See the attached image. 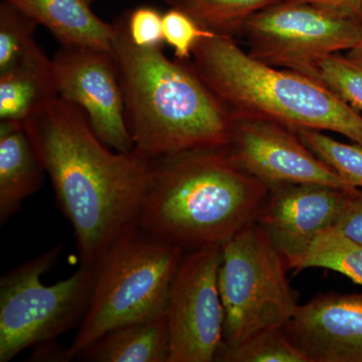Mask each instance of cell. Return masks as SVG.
Listing matches in <instances>:
<instances>
[{
	"label": "cell",
	"mask_w": 362,
	"mask_h": 362,
	"mask_svg": "<svg viewBox=\"0 0 362 362\" xmlns=\"http://www.w3.org/2000/svg\"><path fill=\"white\" fill-rule=\"evenodd\" d=\"M25 126L73 226L81 264H97L138 228L156 159L111 149L82 109L61 97L42 105Z\"/></svg>",
	"instance_id": "cell-1"
},
{
	"label": "cell",
	"mask_w": 362,
	"mask_h": 362,
	"mask_svg": "<svg viewBox=\"0 0 362 362\" xmlns=\"http://www.w3.org/2000/svg\"><path fill=\"white\" fill-rule=\"evenodd\" d=\"M270 187L246 173L223 147L156 159L138 228L192 250L223 245L256 223Z\"/></svg>",
	"instance_id": "cell-2"
},
{
	"label": "cell",
	"mask_w": 362,
	"mask_h": 362,
	"mask_svg": "<svg viewBox=\"0 0 362 362\" xmlns=\"http://www.w3.org/2000/svg\"><path fill=\"white\" fill-rule=\"evenodd\" d=\"M125 118L134 149L149 158L228 144L233 119L192 62L132 44L125 14L114 21Z\"/></svg>",
	"instance_id": "cell-3"
},
{
	"label": "cell",
	"mask_w": 362,
	"mask_h": 362,
	"mask_svg": "<svg viewBox=\"0 0 362 362\" xmlns=\"http://www.w3.org/2000/svg\"><path fill=\"white\" fill-rule=\"evenodd\" d=\"M190 62L232 118L329 131L362 147L361 113L313 78L252 58L235 37L201 40Z\"/></svg>",
	"instance_id": "cell-4"
},
{
	"label": "cell",
	"mask_w": 362,
	"mask_h": 362,
	"mask_svg": "<svg viewBox=\"0 0 362 362\" xmlns=\"http://www.w3.org/2000/svg\"><path fill=\"white\" fill-rule=\"evenodd\" d=\"M183 252L139 228L116 243L97 263L94 292L68 347L69 361L114 328L166 313Z\"/></svg>",
	"instance_id": "cell-5"
},
{
	"label": "cell",
	"mask_w": 362,
	"mask_h": 362,
	"mask_svg": "<svg viewBox=\"0 0 362 362\" xmlns=\"http://www.w3.org/2000/svg\"><path fill=\"white\" fill-rule=\"evenodd\" d=\"M62 251L63 245L52 247L0 279V362L54 341L82 322L94 292L97 264H81L66 280L42 284V276L58 263Z\"/></svg>",
	"instance_id": "cell-6"
},
{
	"label": "cell",
	"mask_w": 362,
	"mask_h": 362,
	"mask_svg": "<svg viewBox=\"0 0 362 362\" xmlns=\"http://www.w3.org/2000/svg\"><path fill=\"white\" fill-rule=\"evenodd\" d=\"M287 265L269 233L251 223L221 245L218 283L225 311L223 344L284 328L298 306Z\"/></svg>",
	"instance_id": "cell-7"
},
{
	"label": "cell",
	"mask_w": 362,
	"mask_h": 362,
	"mask_svg": "<svg viewBox=\"0 0 362 362\" xmlns=\"http://www.w3.org/2000/svg\"><path fill=\"white\" fill-rule=\"evenodd\" d=\"M247 52L267 65L294 70L324 54L349 51L361 39V16L280 0L247 21Z\"/></svg>",
	"instance_id": "cell-8"
},
{
	"label": "cell",
	"mask_w": 362,
	"mask_h": 362,
	"mask_svg": "<svg viewBox=\"0 0 362 362\" xmlns=\"http://www.w3.org/2000/svg\"><path fill=\"white\" fill-rule=\"evenodd\" d=\"M221 245L183 256L169 293L168 362H211L223 343L225 311L218 290Z\"/></svg>",
	"instance_id": "cell-9"
},
{
	"label": "cell",
	"mask_w": 362,
	"mask_h": 362,
	"mask_svg": "<svg viewBox=\"0 0 362 362\" xmlns=\"http://www.w3.org/2000/svg\"><path fill=\"white\" fill-rule=\"evenodd\" d=\"M228 144L233 161L269 187L321 185L352 189L297 134L296 131L259 119L232 118Z\"/></svg>",
	"instance_id": "cell-10"
},
{
	"label": "cell",
	"mask_w": 362,
	"mask_h": 362,
	"mask_svg": "<svg viewBox=\"0 0 362 362\" xmlns=\"http://www.w3.org/2000/svg\"><path fill=\"white\" fill-rule=\"evenodd\" d=\"M59 97L82 109L101 141L111 149H134L125 118L122 85L113 52L61 47L52 59Z\"/></svg>",
	"instance_id": "cell-11"
},
{
	"label": "cell",
	"mask_w": 362,
	"mask_h": 362,
	"mask_svg": "<svg viewBox=\"0 0 362 362\" xmlns=\"http://www.w3.org/2000/svg\"><path fill=\"white\" fill-rule=\"evenodd\" d=\"M283 329L310 362H362V294L318 295Z\"/></svg>",
	"instance_id": "cell-12"
},
{
	"label": "cell",
	"mask_w": 362,
	"mask_h": 362,
	"mask_svg": "<svg viewBox=\"0 0 362 362\" xmlns=\"http://www.w3.org/2000/svg\"><path fill=\"white\" fill-rule=\"evenodd\" d=\"M352 189L321 185L272 187L257 223L279 251H289L334 226Z\"/></svg>",
	"instance_id": "cell-13"
},
{
	"label": "cell",
	"mask_w": 362,
	"mask_h": 362,
	"mask_svg": "<svg viewBox=\"0 0 362 362\" xmlns=\"http://www.w3.org/2000/svg\"><path fill=\"white\" fill-rule=\"evenodd\" d=\"M44 165L25 121H0V223L20 211L42 187Z\"/></svg>",
	"instance_id": "cell-14"
},
{
	"label": "cell",
	"mask_w": 362,
	"mask_h": 362,
	"mask_svg": "<svg viewBox=\"0 0 362 362\" xmlns=\"http://www.w3.org/2000/svg\"><path fill=\"white\" fill-rule=\"evenodd\" d=\"M13 4L56 37L61 47H94L113 52L114 23L93 11L95 0H4Z\"/></svg>",
	"instance_id": "cell-15"
},
{
	"label": "cell",
	"mask_w": 362,
	"mask_h": 362,
	"mask_svg": "<svg viewBox=\"0 0 362 362\" xmlns=\"http://www.w3.org/2000/svg\"><path fill=\"white\" fill-rule=\"evenodd\" d=\"M56 97L52 59L37 45L18 65L0 74V121H26Z\"/></svg>",
	"instance_id": "cell-16"
},
{
	"label": "cell",
	"mask_w": 362,
	"mask_h": 362,
	"mask_svg": "<svg viewBox=\"0 0 362 362\" xmlns=\"http://www.w3.org/2000/svg\"><path fill=\"white\" fill-rule=\"evenodd\" d=\"M166 313L114 328L90 343L77 358L94 362H168Z\"/></svg>",
	"instance_id": "cell-17"
},
{
	"label": "cell",
	"mask_w": 362,
	"mask_h": 362,
	"mask_svg": "<svg viewBox=\"0 0 362 362\" xmlns=\"http://www.w3.org/2000/svg\"><path fill=\"white\" fill-rule=\"evenodd\" d=\"M281 254L289 270L327 269L362 286V245L349 239L335 226L326 228L301 246Z\"/></svg>",
	"instance_id": "cell-18"
},
{
	"label": "cell",
	"mask_w": 362,
	"mask_h": 362,
	"mask_svg": "<svg viewBox=\"0 0 362 362\" xmlns=\"http://www.w3.org/2000/svg\"><path fill=\"white\" fill-rule=\"evenodd\" d=\"M280 0H181L176 6L206 30L235 37L254 14Z\"/></svg>",
	"instance_id": "cell-19"
},
{
	"label": "cell",
	"mask_w": 362,
	"mask_h": 362,
	"mask_svg": "<svg viewBox=\"0 0 362 362\" xmlns=\"http://www.w3.org/2000/svg\"><path fill=\"white\" fill-rule=\"evenodd\" d=\"M362 113V66L345 56L324 54L295 68Z\"/></svg>",
	"instance_id": "cell-20"
},
{
	"label": "cell",
	"mask_w": 362,
	"mask_h": 362,
	"mask_svg": "<svg viewBox=\"0 0 362 362\" xmlns=\"http://www.w3.org/2000/svg\"><path fill=\"white\" fill-rule=\"evenodd\" d=\"M216 361L310 362L283 328L258 331L235 344L223 343Z\"/></svg>",
	"instance_id": "cell-21"
},
{
	"label": "cell",
	"mask_w": 362,
	"mask_h": 362,
	"mask_svg": "<svg viewBox=\"0 0 362 362\" xmlns=\"http://www.w3.org/2000/svg\"><path fill=\"white\" fill-rule=\"evenodd\" d=\"M39 23L21 8L0 2V74L13 69L37 42L35 33Z\"/></svg>",
	"instance_id": "cell-22"
},
{
	"label": "cell",
	"mask_w": 362,
	"mask_h": 362,
	"mask_svg": "<svg viewBox=\"0 0 362 362\" xmlns=\"http://www.w3.org/2000/svg\"><path fill=\"white\" fill-rule=\"evenodd\" d=\"M302 141L330 166L344 182L362 188V147L333 139L322 131L298 129Z\"/></svg>",
	"instance_id": "cell-23"
},
{
	"label": "cell",
	"mask_w": 362,
	"mask_h": 362,
	"mask_svg": "<svg viewBox=\"0 0 362 362\" xmlns=\"http://www.w3.org/2000/svg\"><path fill=\"white\" fill-rule=\"evenodd\" d=\"M216 35L178 7L173 6L163 14L164 42L173 49L176 59L180 61H192L197 44Z\"/></svg>",
	"instance_id": "cell-24"
},
{
	"label": "cell",
	"mask_w": 362,
	"mask_h": 362,
	"mask_svg": "<svg viewBox=\"0 0 362 362\" xmlns=\"http://www.w3.org/2000/svg\"><path fill=\"white\" fill-rule=\"evenodd\" d=\"M126 30L133 45L141 49H162L163 14L153 6L136 7L125 13Z\"/></svg>",
	"instance_id": "cell-25"
},
{
	"label": "cell",
	"mask_w": 362,
	"mask_h": 362,
	"mask_svg": "<svg viewBox=\"0 0 362 362\" xmlns=\"http://www.w3.org/2000/svg\"><path fill=\"white\" fill-rule=\"evenodd\" d=\"M334 226L349 239L362 245V188L350 190Z\"/></svg>",
	"instance_id": "cell-26"
},
{
	"label": "cell",
	"mask_w": 362,
	"mask_h": 362,
	"mask_svg": "<svg viewBox=\"0 0 362 362\" xmlns=\"http://www.w3.org/2000/svg\"><path fill=\"white\" fill-rule=\"evenodd\" d=\"M286 1L303 2L314 6L325 7L339 13L361 16L362 0H286Z\"/></svg>",
	"instance_id": "cell-27"
},
{
	"label": "cell",
	"mask_w": 362,
	"mask_h": 362,
	"mask_svg": "<svg viewBox=\"0 0 362 362\" xmlns=\"http://www.w3.org/2000/svg\"><path fill=\"white\" fill-rule=\"evenodd\" d=\"M32 359L33 361H70L68 349H64L54 341L42 343L35 346Z\"/></svg>",
	"instance_id": "cell-28"
},
{
	"label": "cell",
	"mask_w": 362,
	"mask_h": 362,
	"mask_svg": "<svg viewBox=\"0 0 362 362\" xmlns=\"http://www.w3.org/2000/svg\"><path fill=\"white\" fill-rule=\"evenodd\" d=\"M361 23H362V13H361ZM345 57L351 59L354 63L358 64V65L362 66V35L361 39L357 42L356 47H352L351 49L346 52L345 54Z\"/></svg>",
	"instance_id": "cell-29"
},
{
	"label": "cell",
	"mask_w": 362,
	"mask_h": 362,
	"mask_svg": "<svg viewBox=\"0 0 362 362\" xmlns=\"http://www.w3.org/2000/svg\"><path fill=\"white\" fill-rule=\"evenodd\" d=\"M166 4H170L171 6H180L181 0H164Z\"/></svg>",
	"instance_id": "cell-30"
}]
</instances>
